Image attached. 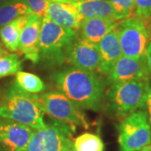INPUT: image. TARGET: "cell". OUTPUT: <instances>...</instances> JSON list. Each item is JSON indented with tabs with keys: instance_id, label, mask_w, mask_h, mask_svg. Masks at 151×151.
Listing matches in <instances>:
<instances>
[{
	"instance_id": "cell-1",
	"label": "cell",
	"mask_w": 151,
	"mask_h": 151,
	"mask_svg": "<svg viewBox=\"0 0 151 151\" xmlns=\"http://www.w3.org/2000/svg\"><path fill=\"white\" fill-rule=\"evenodd\" d=\"M52 80L59 92L76 107L94 111L100 108L105 86L96 72L70 66L56 71Z\"/></svg>"
},
{
	"instance_id": "cell-2",
	"label": "cell",
	"mask_w": 151,
	"mask_h": 151,
	"mask_svg": "<svg viewBox=\"0 0 151 151\" xmlns=\"http://www.w3.org/2000/svg\"><path fill=\"white\" fill-rule=\"evenodd\" d=\"M36 95L22 91L13 82L0 99V118L26 125L34 130L43 129L46 124Z\"/></svg>"
},
{
	"instance_id": "cell-3",
	"label": "cell",
	"mask_w": 151,
	"mask_h": 151,
	"mask_svg": "<svg viewBox=\"0 0 151 151\" xmlns=\"http://www.w3.org/2000/svg\"><path fill=\"white\" fill-rule=\"evenodd\" d=\"M77 35L76 30L62 27L47 16L44 17L39 41L40 60L49 66L64 64L67 49Z\"/></svg>"
},
{
	"instance_id": "cell-4",
	"label": "cell",
	"mask_w": 151,
	"mask_h": 151,
	"mask_svg": "<svg viewBox=\"0 0 151 151\" xmlns=\"http://www.w3.org/2000/svg\"><path fill=\"white\" fill-rule=\"evenodd\" d=\"M149 79L113 82L107 97L110 109L119 115L132 113L147 103Z\"/></svg>"
},
{
	"instance_id": "cell-5",
	"label": "cell",
	"mask_w": 151,
	"mask_h": 151,
	"mask_svg": "<svg viewBox=\"0 0 151 151\" xmlns=\"http://www.w3.org/2000/svg\"><path fill=\"white\" fill-rule=\"evenodd\" d=\"M119 151H139L151 145V125L145 111L130 113L118 126Z\"/></svg>"
},
{
	"instance_id": "cell-6",
	"label": "cell",
	"mask_w": 151,
	"mask_h": 151,
	"mask_svg": "<svg viewBox=\"0 0 151 151\" xmlns=\"http://www.w3.org/2000/svg\"><path fill=\"white\" fill-rule=\"evenodd\" d=\"M75 131L74 124L53 120L43 129L34 133L24 151H65L73 142Z\"/></svg>"
},
{
	"instance_id": "cell-7",
	"label": "cell",
	"mask_w": 151,
	"mask_h": 151,
	"mask_svg": "<svg viewBox=\"0 0 151 151\" xmlns=\"http://www.w3.org/2000/svg\"><path fill=\"white\" fill-rule=\"evenodd\" d=\"M117 30L123 55L135 58L145 56L150 40L143 19L137 16L124 19L119 22Z\"/></svg>"
},
{
	"instance_id": "cell-8",
	"label": "cell",
	"mask_w": 151,
	"mask_h": 151,
	"mask_svg": "<svg viewBox=\"0 0 151 151\" xmlns=\"http://www.w3.org/2000/svg\"><path fill=\"white\" fill-rule=\"evenodd\" d=\"M37 102L44 113L53 119L69 124L89 128L86 117L67 97L60 92H49L36 95Z\"/></svg>"
},
{
	"instance_id": "cell-9",
	"label": "cell",
	"mask_w": 151,
	"mask_h": 151,
	"mask_svg": "<svg viewBox=\"0 0 151 151\" xmlns=\"http://www.w3.org/2000/svg\"><path fill=\"white\" fill-rule=\"evenodd\" d=\"M65 62L81 70L92 72L98 71L100 67L98 45L82 39L78 34L67 49Z\"/></svg>"
},
{
	"instance_id": "cell-10",
	"label": "cell",
	"mask_w": 151,
	"mask_h": 151,
	"mask_svg": "<svg viewBox=\"0 0 151 151\" xmlns=\"http://www.w3.org/2000/svg\"><path fill=\"white\" fill-rule=\"evenodd\" d=\"M34 133L26 125L0 118V146L4 151H24Z\"/></svg>"
},
{
	"instance_id": "cell-11",
	"label": "cell",
	"mask_w": 151,
	"mask_h": 151,
	"mask_svg": "<svg viewBox=\"0 0 151 151\" xmlns=\"http://www.w3.org/2000/svg\"><path fill=\"white\" fill-rule=\"evenodd\" d=\"M150 77L145 56L135 58L122 55L116 61L108 75L109 80L113 83L136 79H149Z\"/></svg>"
},
{
	"instance_id": "cell-12",
	"label": "cell",
	"mask_w": 151,
	"mask_h": 151,
	"mask_svg": "<svg viewBox=\"0 0 151 151\" xmlns=\"http://www.w3.org/2000/svg\"><path fill=\"white\" fill-rule=\"evenodd\" d=\"M42 19L37 14L31 13L28 14V20L20 35L19 49L24 58L30 60L34 64L40 61V34L41 29Z\"/></svg>"
},
{
	"instance_id": "cell-13",
	"label": "cell",
	"mask_w": 151,
	"mask_h": 151,
	"mask_svg": "<svg viewBox=\"0 0 151 151\" xmlns=\"http://www.w3.org/2000/svg\"><path fill=\"white\" fill-rule=\"evenodd\" d=\"M46 16L62 27L79 30L83 17L72 4L51 1L49 3Z\"/></svg>"
},
{
	"instance_id": "cell-14",
	"label": "cell",
	"mask_w": 151,
	"mask_h": 151,
	"mask_svg": "<svg viewBox=\"0 0 151 151\" xmlns=\"http://www.w3.org/2000/svg\"><path fill=\"white\" fill-rule=\"evenodd\" d=\"M100 54L99 70L104 75H109L116 61L123 55L117 28L109 32L98 44Z\"/></svg>"
},
{
	"instance_id": "cell-15",
	"label": "cell",
	"mask_w": 151,
	"mask_h": 151,
	"mask_svg": "<svg viewBox=\"0 0 151 151\" xmlns=\"http://www.w3.org/2000/svg\"><path fill=\"white\" fill-rule=\"evenodd\" d=\"M119 21L113 19L86 18L80 27V37L91 43L98 45L104 36L118 26Z\"/></svg>"
},
{
	"instance_id": "cell-16",
	"label": "cell",
	"mask_w": 151,
	"mask_h": 151,
	"mask_svg": "<svg viewBox=\"0 0 151 151\" xmlns=\"http://www.w3.org/2000/svg\"><path fill=\"white\" fill-rule=\"evenodd\" d=\"M84 19L102 18L119 21V16L108 0H80L74 4Z\"/></svg>"
},
{
	"instance_id": "cell-17",
	"label": "cell",
	"mask_w": 151,
	"mask_h": 151,
	"mask_svg": "<svg viewBox=\"0 0 151 151\" xmlns=\"http://www.w3.org/2000/svg\"><path fill=\"white\" fill-rule=\"evenodd\" d=\"M27 20L28 15L19 17L0 29L1 42L8 50L18 51L20 35Z\"/></svg>"
},
{
	"instance_id": "cell-18",
	"label": "cell",
	"mask_w": 151,
	"mask_h": 151,
	"mask_svg": "<svg viewBox=\"0 0 151 151\" xmlns=\"http://www.w3.org/2000/svg\"><path fill=\"white\" fill-rule=\"evenodd\" d=\"M31 13L25 0H7L0 6V29L17 18Z\"/></svg>"
},
{
	"instance_id": "cell-19",
	"label": "cell",
	"mask_w": 151,
	"mask_h": 151,
	"mask_svg": "<svg viewBox=\"0 0 151 151\" xmlns=\"http://www.w3.org/2000/svg\"><path fill=\"white\" fill-rule=\"evenodd\" d=\"M14 85L24 92L29 94H38L45 89V85L38 76L19 70L15 74Z\"/></svg>"
},
{
	"instance_id": "cell-20",
	"label": "cell",
	"mask_w": 151,
	"mask_h": 151,
	"mask_svg": "<svg viewBox=\"0 0 151 151\" xmlns=\"http://www.w3.org/2000/svg\"><path fill=\"white\" fill-rule=\"evenodd\" d=\"M76 151H104V143L98 135L85 133L73 141Z\"/></svg>"
},
{
	"instance_id": "cell-21",
	"label": "cell",
	"mask_w": 151,
	"mask_h": 151,
	"mask_svg": "<svg viewBox=\"0 0 151 151\" xmlns=\"http://www.w3.org/2000/svg\"><path fill=\"white\" fill-rule=\"evenodd\" d=\"M21 61L18 55L6 53L0 55V78L15 75L21 70Z\"/></svg>"
},
{
	"instance_id": "cell-22",
	"label": "cell",
	"mask_w": 151,
	"mask_h": 151,
	"mask_svg": "<svg viewBox=\"0 0 151 151\" xmlns=\"http://www.w3.org/2000/svg\"><path fill=\"white\" fill-rule=\"evenodd\" d=\"M113 4L119 20L129 18L134 9V0H108Z\"/></svg>"
},
{
	"instance_id": "cell-23",
	"label": "cell",
	"mask_w": 151,
	"mask_h": 151,
	"mask_svg": "<svg viewBox=\"0 0 151 151\" xmlns=\"http://www.w3.org/2000/svg\"><path fill=\"white\" fill-rule=\"evenodd\" d=\"M32 13L41 19L46 16L50 0H25Z\"/></svg>"
},
{
	"instance_id": "cell-24",
	"label": "cell",
	"mask_w": 151,
	"mask_h": 151,
	"mask_svg": "<svg viewBox=\"0 0 151 151\" xmlns=\"http://www.w3.org/2000/svg\"><path fill=\"white\" fill-rule=\"evenodd\" d=\"M135 15L143 19L151 14V0H134Z\"/></svg>"
},
{
	"instance_id": "cell-25",
	"label": "cell",
	"mask_w": 151,
	"mask_h": 151,
	"mask_svg": "<svg viewBox=\"0 0 151 151\" xmlns=\"http://www.w3.org/2000/svg\"><path fill=\"white\" fill-rule=\"evenodd\" d=\"M145 59L147 67H148L149 73H150V76L151 77V40H150L149 45L147 46V50H146L145 53Z\"/></svg>"
},
{
	"instance_id": "cell-26",
	"label": "cell",
	"mask_w": 151,
	"mask_h": 151,
	"mask_svg": "<svg viewBox=\"0 0 151 151\" xmlns=\"http://www.w3.org/2000/svg\"><path fill=\"white\" fill-rule=\"evenodd\" d=\"M147 107H148V110H149V121L151 125V81H149V91H148V97H147Z\"/></svg>"
},
{
	"instance_id": "cell-27",
	"label": "cell",
	"mask_w": 151,
	"mask_h": 151,
	"mask_svg": "<svg viewBox=\"0 0 151 151\" xmlns=\"http://www.w3.org/2000/svg\"><path fill=\"white\" fill-rule=\"evenodd\" d=\"M144 20H145V24L146 28H147L149 35H150V40H151V14H150V16L147 17Z\"/></svg>"
},
{
	"instance_id": "cell-28",
	"label": "cell",
	"mask_w": 151,
	"mask_h": 151,
	"mask_svg": "<svg viewBox=\"0 0 151 151\" xmlns=\"http://www.w3.org/2000/svg\"><path fill=\"white\" fill-rule=\"evenodd\" d=\"M55 1V2H60V3H67V4H74L75 3L80 1V0H50V2Z\"/></svg>"
},
{
	"instance_id": "cell-29",
	"label": "cell",
	"mask_w": 151,
	"mask_h": 151,
	"mask_svg": "<svg viewBox=\"0 0 151 151\" xmlns=\"http://www.w3.org/2000/svg\"><path fill=\"white\" fill-rule=\"evenodd\" d=\"M6 53H8L7 51H6L4 48V46H3V44L2 42L0 41V55H2L6 54Z\"/></svg>"
},
{
	"instance_id": "cell-30",
	"label": "cell",
	"mask_w": 151,
	"mask_h": 151,
	"mask_svg": "<svg viewBox=\"0 0 151 151\" xmlns=\"http://www.w3.org/2000/svg\"><path fill=\"white\" fill-rule=\"evenodd\" d=\"M65 151H76V150L75 147H74V145H73V142L66 148V150H65Z\"/></svg>"
},
{
	"instance_id": "cell-31",
	"label": "cell",
	"mask_w": 151,
	"mask_h": 151,
	"mask_svg": "<svg viewBox=\"0 0 151 151\" xmlns=\"http://www.w3.org/2000/svg\"><path fill=\"white\" fill-rule=\"evenodd\" d=\"M139 151H151V145L145 146L143 149H141Z\"/></svg>"
},
{
	"instance_id": "cell-32",
	"label": "cell",
	"mask_w": 151,
	"mask_h": 151,
	"mask_svg": "<svg viewBox=\"0 0 151 151\" xmlns=\"http://www.w3.org/2000/svg\"><path fill=\"white\" fill-rule=\"evenodd\" d=\"M5 1H7V0H0V6L2 5V4H3L5 2Z\"/></svg>"
},
{
	"instance_id": "cell-33",
	"label": "cell",
	"mask_w": 151,
	"mask_h": 151,
	"mask_svg": "<svg viewBox=\"0 0 151 151\" xmlns=\"http://www.w3.org/2000/svg\"><path fill=\"white\" fill-rule=\"evenodd\" d=\"M0 151H4V150H3V148H2L1 146H0Z\"/></svg>"
},
{
	"instance_id": "cell-34",
	"label": "cell",
	"mask_w": 151,
	"mask_h": 151,
	"mask_svg": "<svg viewBox=\"0 0 151 151\" xmlns=\"http://www.w3.org/2000/svg\"><path fill=\"white\" fill-rule=\"evenodd\" d=\"M0 92H1V90H0Z\"/></svg>"
}]
</instances>
